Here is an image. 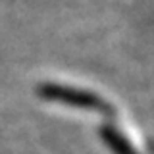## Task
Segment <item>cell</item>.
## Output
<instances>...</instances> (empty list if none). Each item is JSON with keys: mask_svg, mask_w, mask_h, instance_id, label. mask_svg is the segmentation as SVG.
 Instances as JSON below:
<instances>
[{"mask_svg": "<svg viewBox=\"0 0 154 154\" xmlns=\"http://www.w3.org/2000/svg\"><path fill=\"white\" fill-rule=\"evenodd\" d=\"M38 91H41L42 96H46L50 100L71 104V106H77V108H83V110H94V112H102V114H106L110 110V106H106L102 98H98L94 94H89L85 91L69 89V87H64V85L48 83V85H42Z\"/></svg>", "mask_w": 154, "mask_h": 154, "instance_id": "obj_1", "label": "cell"}, {"mask_svg": "<svg viewBox=\"0 0 154 154\" xmlns=\"http://www.w3.org/2000/svg\"><path fill=\"white\" fill-rule=\"evenodd\" d=\"M104 137H106V143H108L118 154H135L133 148L129 146V144L125 143L122 137H118L114 131H110V129H108V131H104Z\"/></svg>", "mask_w": 154, "mask_h": 154, "instance_id": "obj_2", "label": "cell"}]
</instances>
